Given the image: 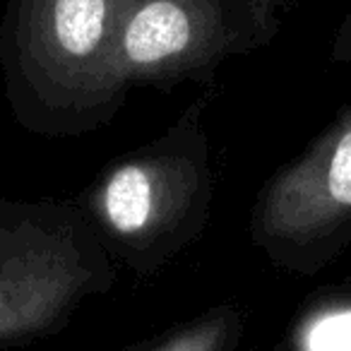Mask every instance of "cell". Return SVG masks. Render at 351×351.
<instances>
[{
    "instance_id": "1",
    "label": "cell",
    "mask_w": 351,
    "mask_h": 351,
    "mask_svg": "<svg viewBox=\"0 0 351 351\" xmlns=\"http://www.w3.org/2000/svg\"><path fill=\"white\" fill-rule=\"evenodd\" d=\"M123 0H8L0 70L15 121L39 137L108 125L130 92L118 60Z\"/></svg>"
},
{
    "instance_id": "2",
    "label": "cell",
    "mask_w": 351,
    "mask_h": 351,
    "mask_svg": "<svg viewBox=\"0 0 351 351\" xmlns=\"http://www.w3.org/2000/svg\"><path fill=\"white\" fill-rule=\"evenodd\" d=\"M205 108L202 94L159 137L111 161L77 200L113 260L140 277L159 274L210 224L217 176Z\"/></svg>"
},
{
    "instance_id": "3",
    "label": "cell",
    "mask_w": 351,
    "mask_h": 351,
    "mask_svg": "<svg viewBox=\"0 0 351 351\" xmlns=\"http://www.w3.org/2000/svg\"><path fill=\"white\" fill-rule=\"evenodd\" d=\"M116 279V260L77 200L0 197V349L65 330Z\"/></svg>"
},
{
    "instance_id": "4",
    "label": "cell",
    "mask_w": 351,
    "mask_h": 351,
    "mask_svg": "<svg viewBox=\"0 0 351 351\" xmlns=\"http://www.w3.org/2000/svg\"><path fill=\"white\" fill-rule=\"evenodd\" d=\"M293 0H123L118 60L128 87L207 82L226 60L269 46Z\"/></svg>"
},
{
    "instance_id": "5",
    "label": "cell",
    "mask_w": 351,
    "mask_h": 351,
    "mask_svg": "<svg viewBox=\"0 0 351 351\" xmlns=\"http://www.w3.org/2000/svg\"><path fill=\"white\" fill-rule=\"evenodd\" d=\"M248 234L287 274L313 277L351 245V104L260 188Z\"/></svg>"
},
{
    "instance_id": "6",
    "label": "cell",
    "mask_w": 351,
    "mask_h": 351,
    "mask_svg": "<svg viewBox=\"0 0 351 351\" xmlns=\"http://www.w3.org/2000/svg\"><path fill=\"white\" fill-rule=\"evenodd\" d=\"M274 351H351V274L311 293Z\"/></svg>"
},
{
    "instance_id": "7",
    "label": "cell",
    "mask_w": 351,
    "mask_h": 351,
    "mask_svg": "<svg viewBox=\"0 0 351 351\" xmlns=\"http://www.w3.org/2000/svg\"><path fill=\"white\" fill-rule=\"evenodd\" d=\"M241 339L243 311L236 303H221L171 327L137 351H239Z\"/></svg>"
}]
</instances>
